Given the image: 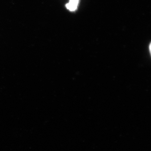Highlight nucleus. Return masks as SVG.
<instances>
[{
    "label": "nucleus",
    "mask_w": 151,
    "mask_h": 151,
    "mask_svg": "<svg viewBox=\"0 0 151 151\" xmlns=\"http://www.w3.org/2000/svg\"><path fill=\"white\" fill-rule=\"evenodd\" d=\"M78 2L79 0H69V3L66 4L65 6L69 11L73 12L77 9Z\"/></svg>",
    "instance_id": "nucleus-1"
}]
</instances>
